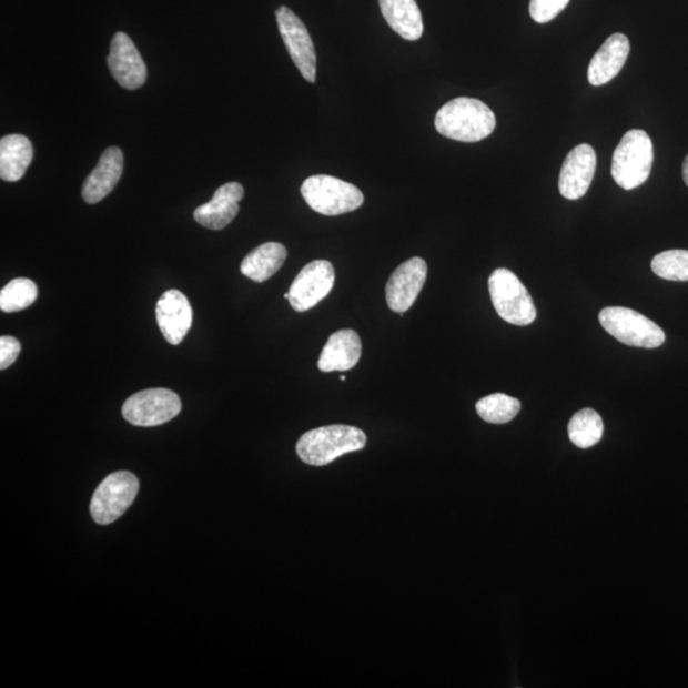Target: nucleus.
<instances>
[{"label": "nucleus", "mask_w": 688, "mask_h": 688, "mask_svg": "<svg viewBox=\"0 0 688 688\" xmlns=\"http://www.w3.org/2000/svg\"><path fill=\"white\" fill-rule=\"evenodd\" d=\"M599 322L605 331L626 346L658 348L666 342L659 325L635 310L613 306L601 310Z\"/></svg>", "instance_id": "nucleus-6"}, {"label": "nucleus", "mask_w": 688, "mask_h": 688, "mask_svg": "<svg viewBox=\"0 0 688 688\" xmlns=\"http://www.w3.org/2000/svg\"><path fill=\"white\" fill-rule=\"evenodd\" d=\"M570 0H530L529 12L537 23H547L560 14Z\"/></svg>", "instance_id": "nucleus-26"}, {"label": "nucleus", "mask_w": 688, "mask_h": 688, "mask_svg": "<svg viewBox=\"0 0 688 688\" xmlns=\"http://www.w3.org/2000/svg\"><path fill=\"white\" fill-rule=\"evenodd\" d=\"M108 65L115 81L127 90H138L148 80V67L124 32L115 33L111 41Z\"/></svg>", "instance_id": "nucleus-12"}, {"label": "nucleus", "mask_w": 688, "mask_h": 688, "mask_svg": "<svg viewBox=\"0 0 688 688\" xmlns=\"http://www.w3.org/2000/svg\"><path fill=\"white\" fill-rule=\"evenodd\" d=\"M301 194L310 209L324 216H340L354 212L365 201L363 192L357 186L328 175L307 178L301 186Z\"/></svg>", "instance_id": "nucleus-4"}, {"label": "nucleus", "mask_w": 688, "mask_h": 688, "mask_svg": "<svg viewBox=\"0 0 688 688\" xmlns=\"http://www.w3.org/2000/svg\"><path fill=\"white\" fill-rule=\"evenodd\" d=\"M604 421L595 409L585 408L575 413L570 419L567 432L575 446L580 449H589L597 445L604 436Z\"/></svg>", "instance_id": "nucleus-22"}, {"label": "nucleus", "mask_w": 688, "mask_h": 688, "mask_svg": "<svg viewBox=\"0 0 688 688\" xmlns=\"http://www.w3.org/2000/svg\"><path fill=\"white\" fill-rule=\"evenodd\" d=\"M124 156L122 150L109 148L101 154L98 166L91 172L82 188L85 203L97 204L114 191L122 178Z\"/></svg>", "instance_id": "nucleus-16"}, {"label": "nucleus", "mask_w": 688, "mask_h": 688, "mask_svg": "<svg viewBox=\"0 0 688 688\" xmlns=\"http://www.w3.org/2000/svg\"><path fill=\"white\" fill-rule=\"evenodd\" d=\"M363 354V344L358 334L352 330H342L331 335L322 351L320 367L323 373L347 372L354 368Z\"/></svg>", "instance_id": "nucleus-18"}, {"label": "nucleus", "mask_w": 688, "mask_h": 688, "mask_svg": "<svg viewBox=\"0 0 688 688\" xmlns=\"http://www.w3.org/2000/svg\"><path fill=\"white\" fill-rule=\"evenodd\" d=\"M21 352V343L11 335H3L0 338V368L6 370L13 365L19 358Z\"/></svg>", "instance_id": "nucleus-27"}, {"label": "nucleus", "mask_w": 688, "mask_h": 688, "mask_svg": "<svg viewBox=\"0 0 688 688\" xmlns=\"http://www.w3.org/2000/svg\"><path fill=\"white\" fill-rule=\"evenodd\" d=\"M682 174L686 185L688 186V154L684 162Z\"/></svg>", "instance_id": "nucleus-28"}, {"label": "nucleus", "mask_w": 688, "mask_h": 688, "mask_svg": "<svg viewBox=\"0 0 688 688\" xmlns=\"http://www.w3.org/2000/svg\"><path fill=\"white\" fill-rule=\"evenodd\" d=\"M630 41L624 33H614L593 57L588 68V81L591 85H604L621 72L630 54Z\"/></svg>", "instance_id": "nucleus-17"}, {"label": "nucleus", "mask_w": 688, "mask_h": 688, "mask_svg": "<svg viewBox=\"0 0 688 688\" xmlns=\"http://www.w3.org/2000/svg\"><path fill=\"white\" fill-rule=\"evenodd\" d=\"M38 299L37 283L29 279H16L0 291V308L11 314L30 307Z\"/></svg>", "instance_id": "nucleus-24"}, {"label": "nucleus", "mask_w": 688, "mask_h": 688, "mask_svg": "<svg viewBox=\"0 0 688 688\" xmlns=\"http://www.w3.org/2000/svg\"><path fill=\"white\" fill-rule=\"evenodd\" d=\"M384 19L403 39L416 41L424 33L423 14L416 0H378Z\"/></svg>", "instance_id": "nucleus-19"}, {"label": "nucleus", "mask_w": 688, "mask_h": 688, "mask_svg": "<svg viewBox=\"0 0 688 688\" xmlns=\"http://www.w3.org/2000/svg\"><path fill=\"white\" fill-rule=\"evenodd\" d=\"M287 249L280 243H265L245 256L240 271L245 277L263 283L273 277L286 262Z\"/></svg>", "instance_id": "nucleus-21"}, {"label": "nucleus", "mask_w": 688, "mask_h": 688, "mask_svg": "<svg viewBox=\"0 0 688 688\" xmlns=\"http://www.w3.org/2000/svg\"><path fill=\"white\" fill-rule=\"evenodd\" d=\"M654 162L652 142L647 132L633 129L617 145L613 160V176L625 191L643 185L650 176Z\"/></svg>", "instance_id": "nucleus-3"}, {"label": "nucleus", "mask_w": 688, "mask_h": 688, "mask_svg": "<svg viewBox=\"0 0 688 688\" xmlns=\"http://www.w3.org/2000/svg\"><path fill=\"white\" fill-rule=\"evenodd\" d=\"M279 29L283 41L304 79L314 83L316 80V54L306 26L287 7H280L277 12Z\"/></svg>", "instance_id": "nucleus-10"}, {"label": "nucleus", "mask_w": 688, "mask_h": 688, "mask_svg": "<svg viewBox=\"0 0 688 688\" xmlns=\"http://www.w3.org/2000/svg\"><path fill=\"white\" fill-rule=\"evenodd\" d=\"M488 289L496 313L506 323L526 326L536 321L535 303L526 286L512 271H494L488 280Z\"/></svg>", "instance_id": "nucleus-5"}, {"label": "nucleus", "mask_w": 688, "mask_h": 688, "mask_svg": "<svg viewBox=\"0 0 688 688\" xmlns=\"http://www.w3.org/2000/svg\"><path fill=\"white\" fill-rule=\"evenodd\" d=\"M597 168V154L589 144H580L567 154L558 189L566 200H580L587 194L588 189L595 178Z\"/></svg>", "instance_id": "nucleus-13"}, {"label": "nucleus", "mask_w": 688, "mask_h": 688, "mask_svg": "<svg viewBox=\"0 0 688 688\" xmlns=\"http://www.w3.org/2000/svg\"><path fill=\"white\" fill-rule=\"evenodd\" d=\"M33 159V148L28 136L12 134L0 140V178L4 182H19Z\"/></svg>", "instance_id": "nucleus-20"}, {"label": "nucleus", "mask_w": 688, "mask_h": 688, "mask_svg": "<svg viewBox=\"0 0 688 688\" xmlns=\"http://www.w3.org/2000/svg\"><path fill=\"white\" fill-rule=\"evenodd\" d=\"M427 279V263L423 257H412L393 272L386 285V303L392 312L404 314L415 304Z\"/></svg>", "instance_id": "nucleus-11"}, {"label": "nucleus", "mask_w": 688, "mask_h": 688, "mask_svg": "<svg viewBox=\"0 0 688 688\" xmlns=\"http://www.w3.org/2000/svg\"><path fill=\"white\" fill-rule=\"evenodd\" d=\"M335 273L328 261H314L300 271L290 287V304L297 313H305L331 294Z\"/></svg>", "instance_id": "nucleus-9"}, {"label": "nucleus", "mask_w": 688, "mask_h": 688, "mask_svg": "<svg viewBox=\"0 0 688 688\" xmlns=\"http://www.w3.org/2000/svg\"><path fill=\"white\" fill-rule=\"evenodd\" d=\"M522 404L518 399L503 393L487 395L476 404L478 416L488 424L504 425L520 412Z\"/></svg>", "instance_id": "nucleus-23"}, {"label": "nucleus", "mask_w": 688, "mask_h": 688, "mask_svg": "<svg viewBox=\"0 0 688 688\" xmlns=\"http://www.w3.org/2000/svg\"><path fill=\"white\" fill-rule=\"evenodd\" d=\"M366 435L363 429L347 425H332L312 429L300 437L299 458L308 466L324 467L344 454L363 451Z\"/></svg>", "instance_id": "nucleus-2"}, {"label": "nucleus", "mask_w": 688, "mask_h": 688, "mask_svg": "<svg viewBox=\"0 0 688 688\" xmlns=\"http://www.w3.org/2000/svg\"><path fill=\"white\" fill-rule=\"evenodd\" d=\"M340 378H341V381H342V382H346V378H347V377H346V376H344V375H342Z\"/></svg>", "instance_id": "nucleus-29"}, {"label": "nucleus", "mask_w": 688, "mask_h": 688, "mask_svg": "<svg viewBox=\"0 0 688 688\" xmlns=\"http://www.w3.org/2000/svg\"><path fill=\"white\" fill-rule=\"evenodd\" d=\"M435 128L449 140L475 143L493 134L496 117L485 102L458 98L445 103L437 111Z\"/></svg>", "instance_id": "nucleus-1"}, {"label": "nucleus", "mask_w": 688, "mask_h": 688, "mask_svg": "<svg viewBox=\"0 0 688 688\" xmlns=\"http://www.w3.org/2000/svg\"><path fill=\"white\" fill-rule=\"evenodd\" d=\"M244 198V188L239 183H227L217 189L212 200L194 211V220L210 230H222L237 216L239 202Z\"/></svg>", "instance_id": "nucleus-15"}, {"label": "nucleus", "mask_w": 688, "mask_h": 688, "mask_svg": "<svg viewBox=\"0 0 688 688\" xmlns=\"http://www.w3.org/2000/svg\"><path fill=\"white\" fill-rule=\"evenodd\" d=\"M140 492V480L128 471L111 473L94 492L90 510L92 519L108 526L124 515Z\"/></svg>", "instance_id": "nucleus-7"}, {"label": "nucleus", "mask_w": 688, "mask_h": 688, "mask_svg": "<svg viewBox=\"0 0 688 688\" xmlns=\"http://www.w3.org/2000/svg\"><path fill=\"white\" fill-rule=\"evenodd\" d=\"M156 320L163 337L178 346L192 328L193 310L182 292L170 290L158 301Z\"/></svg>", "instance_id": "nucleus-14"}, {"label": "nucleus", "mask_w": 688, "mask_h": 688, "mask_svg": "<svg viewBox=\"0 0 688 688\" xmlns=\"http://www.w3.org/2000/svg\"><path fill=\"white\" fill-rule=\"evenodd\" d=\"M182 411V401L172 391L154 388L135 393L122 408L123 417L138 427H154L169 423Z\"/></svg>", "instance_id": "nucleus-8"}, {"label": "nucleus", "mask_w": 688, "mask_h": 688, "mask_svg": "<svg viewBox=\"0 0 688 688\" xmlns=\"http://www.w3.org/2000/svg\"><path fill=\"white\" fill-rule=\"evenodd\" d=\"M651 270L658 277L674 281H688V251H667L654 256Z\"/></svg>", "instance_id": "nucleus-25"}]
</instances>
